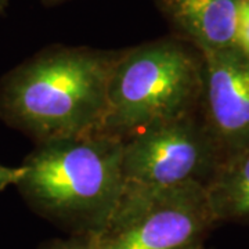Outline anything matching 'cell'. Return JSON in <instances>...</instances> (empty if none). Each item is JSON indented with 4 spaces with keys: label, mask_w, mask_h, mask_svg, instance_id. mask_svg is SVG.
<instances>
[{
    "label": "cell",
    "mask_w": 249,
    "mask_h": 249,
    "mask_svg": "<svg viewBox=\"0 0 249 249\" xmlns=\"http://www.w3.org/2000/svg\"><path fill=\"white\" fill-rule=\"evenodd\" d=\"M206 193L216 220L249 219V147L220 162Z\"/></svg>",
    "instance_id": "ba28073f"
},
{
    "label": "cell",
    "mask_w": 249,
    "mask_h": 249,
    "mask_svg": "<svg viewBox=\"0 0 249 249\" xmlns=\"http://www.w3.org/2000/svg\"><path fill=\"white\" fill-rule=\"evenodd\" d=\"M116 52L52 46L0 80V118L36 142L103 130Z\"/></svg>",
    "instance_id": "6da1fadb"
},
{
    "label": "cell",
    "mask_w": 249,
    "mask_h": 249,
    "mask_svg": "<svg viewBox=\"0 0 249 249\" xmlns=\"http://www.w3.org/2000/svg\"><path fill=\"white\" fill-rule=\"evenodd\" d=\"M202 53L172 35L116 50L108 80L103 132L119 136L196 112Z\"/></svg>",
    "instance_id": "3957f363"
},
{
    "label": "cell",
    "mask_w": 249,
    "mask_h": 249,
    "mask_svg": "<svg viewBox=\"0 0 249 249\" xmlns=\"http://www.w3.org/2000/svg\"><path fill=\"white\" fill-rule=\"evenodd\" d=\"M173 35L201 53L235 47L242 0H154Z\"/></svg>",
    "instance_id": "52a82bcc"
},
{
    "label": "cell",
    "mask_w": 249,
    "mask_h": 249,
    "mask_svg": "<svg viewBox=\"0 0 249 249\" xmlns=\"http://www.w3.org/2000/svg\"><path fill=\"white\" fill-rule=\"evenodd\" d=\"M7 4H9V0H0V14L4 11V9L7 7Z\"/></svg>",
    "instance_id": "7c38bea8"
},
{
    "label": "cell",
    "mask_w": 249,
    "mask_h": 249,
    "mask_svg": "<svg viewBox=\"0 0 249 249\" xmlns=\"http://www.w3.org/2000/svg\"><path fill=\"white\" fill-rule=\"evenodd\" d=\"M235 46L249 57V0H242L241 4Z\"/></svg>",
    "instance_id": "30bf717a"
},
{
    "label": "cell",
    "mask_w": 249,
    "mask_h": 249,
    "mask_svg": "<svg viewBox=\"0 0 249 249\" xmlns=\"http://www.w3.org/2000/svg\"><path fill=\"white\" fill-rule=\"evenodd\" d=\"M190 249H204L202 248V244H199V245H196V247H193V248Z\"/></svg>",
    "instance_id": "5bb4252c"
},
{
    "label": "cell",
    "mask_w": 249,
    "mask_h": 249,
    "mask_svg": "<svg viewBox=\"0 0 249 249\" xmlns=\"http://www.w3.org/2000/svg\"><path fill=\"white\" fill-rule=\"evenodd\" d=\"M22 175V168H9V166H3L0 165V193L4 191L9 186H16L18 180Z\"/></svg>",
    "instance_id": "8fae6325"
},
{
    "label": "cell",
    "mask_w": 249,
    "mask_h": 249,
    "mask_svg": "<svg viewBox=\"0 0 249 249\" xmlns=\"http://www.w3.org/2000/svg\"><path fill=\"white\" fill-rule=\"evenodd\" d=\"M214 222L205 184H124L114 212L94 235L101 249H190Z\"/></svg>",
    "instance_id": "277c9868"
},
{
    "label": "cell",
    "mask_w": 249,
    "mask_h": 249,
    "mask_svg": "<svg viewBox=\"0 0 249 249\" xmlns=\"http://www.w3.org/2000/svg\"><path fill=\"white\" fill-rule=\"evenodd\" d=\"M124 139L97 130L36 142L16 187L36 213L72 234H96L124 188Z\"/></svg>",
    "instance_id": "7a4b0ae2"
},
{
    "label": "cell",
    "mask_w": 249,
    "mask_h": 249,
    "mask_svg": "<svg viewBox=\"0 0 249 249\" xmlns=\"http://www.w3.org/2000/svg\"><path fill=\"white\" fill-rule=\"evenodd\" d=\"M40 249H101L94 234H72L65 240L46 242Z\"/></svg>",
    "instance_id": "9c48e42d"
},
{
    "label": "cell",
    "mask_w": 249,
    "mask_h": 249,
    "mask_svg": "<svg viewBox=\"0 0 249 249\" xmlns=\"http://www.w3.org/2000/svg\"><path fill=\"white\" fill-rule=\"evenodd\" d=\"M223 160L196 112L150 124L124 139V184L176 187L208 184Z\"/></svg>",
    "instance_id": "5b68a950"
},
{
    "label": "cell",
    "mask_w": 249,
    "mask_h": 249,
    "mask_svg": "<svg viewBox=\"0 0 249 249\" xmlns=\"http://www.w3.org/2000/svg\"><path fill=\"white\" fill-rule=\"evenodd\" d=\"M46 4H57V3H61V1H65V0H42Z\"/></svg>",
    "instance_id": "4fadbf2b"
},
{
    "label": "cell",
    "mask_w": 249,
    "mask_h": 249,
    "mask_svg": "<svg viewBox=\"0 0 249 249\" xmlns=\"http://www.w3.org/2000/svg\"><path fill=\"white\" fill-rule=\"evenodd\" d=\"M202 60V121L224 160L249 147V57L235 46Z\"/></svg>",
    "instance_id": "8992f818"
}]
</instances>
